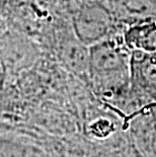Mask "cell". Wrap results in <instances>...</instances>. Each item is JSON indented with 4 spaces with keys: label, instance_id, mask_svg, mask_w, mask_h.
<instances>
[{
    "label": "cell",
    "instance_id": "obj_5",
    "mask_svg": "<svg viewBox=\"0 0 156 157\" xmlns=\"http://www.w3.org/2000/svg\"><path fill=\"white\" fill-rule=\"evenodd\" d=\"M125 44L133 51L156 52V23L152 19L135 22L126 35Z\"/></svg>",
    "mask_w": 156,
    "mask_h": 157
},
{
    "label": "cell",
    "instance_id": "obj_8",
    "mask_svg": "<svg viewBox=\"0 0 156 157\" xmlns=\"http://www.w3.org/2000/svg\"><path fill=\"white\" fill-rule=\"evenodd\" d=\"M5 80H6V69L5 65L3 64V62L0 60V92L2 91L5 85Z\"/></svg>",
    "mask_w": 156,
    "mask_h": 157
},
{
    "label": "cell",
    "instance_id": "obj_4",
    "mask_svg": "<svg viewBox=\"0 0 156 157\" xmlns=\"http://www.w3.org/2000/svg\"><path fill=\"white\" fill-rule=\"evenodd\" d=\"M131 81L156 93V52L133 51L131 54Z\"/></svg>",
    "mask_w": 156,
    "mask_h": 157
},
{
    "label": "cell",
    "instance_id": "obj_2",
    "mask_svg": "<svg viewBox=\"0 0 156 157\" xmlns=\"http://www.w3.org/2000/svg\"><path fill=\"white\" fill-rule=\"evenodd\" d=\"M112 25V11L97 0H84L73 11V32L89 47L111 36Z\"/></svg>",
    "mask_w": 156,
    "mask_h": 157
},
{
    "label": "cell",
    "instance_id": "obj_3",
    "mask_svg": "<svg viewBox=\"0 0 156 157\" xmlns=\"http://www.w3.org/2000/svg\"><path fill=\"white\" fill-rule=\"evenodd\" d=\"M58 59L66 68L76 74L89 70V46L77 38L74 32L63 35L57 43Z\"/></svg>",
    "mask_w": 156,
    "mask_h": 157
},
{
    "label": "cell",
    "instance_id": "obj_7",
    "mask_svg": "<svg viewBox=\"0 0 156 157\" xmlns=\"http://www.w3.org/2000/svg\"><path fill=\"white\" fill-rule=\"evenodd\" d=\"M0 157H36L34 150L17 137L0 136Z\"/></svg>",
    "mask_w": 156,
    "mask_h": 157
},
{
    "label": "cell",
    "instance_id": "obj_6",
    "mask_svg": "<svg viewBox=\"0 0 156 157\" xmlns=\"http://www.w3.org/2000/svg\"><path fill=\"white\" fill-rule=\"evenodd\" d=\"M122 14L135 22L150 21L156 16V0H117Z\"/></svg>",
    "mask_w": 156,
    "mask_h": 157
},
{
    "label": "cell",
    "instance_id": "obj_1",
    "mask_svg": "<svg viewBox=\"0 0 156 157\" xmlns=\"http://www.w3.org/2000/svg\"><path fill=\"white\" fill-rule=\"evenodd\" d=\"M88 74L102 84L116 85L131 80V54L127 45L111 36L89 47Z\"/></svg>",
    "mask_w": 156,
    "mask_h": 157
}]
</instances>
